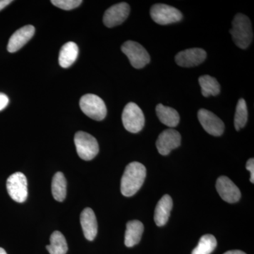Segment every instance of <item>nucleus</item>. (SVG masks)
I'll use <instances>...</instances> for the list:
<instances>
[{"instance_id":"nucleus-30","label":"nucleus","mask_w":254,"mask_h":254,"mask_svg":"<svg viewBox=\"0 0 254 254\" xmlns=\"http://www.w3.org/2000/svg\"><path fill=\"white\" fill-rule=\"evenodd\" d=\"M0 254H6V252H5V250H4V249L1 248V247H0Z\"/></svg>"},{"instance_id":"nucleus-5","label":"nucleus","mask_w":254,"mask_h":254,"mask_svg":"<svg viewBox=\"0 0 254 254\" xmlns=\"http://www.w3.org/2000/svg\"><path fill=\"white\" fill-rule=\"evenodd\" d=\"M122 120L127 131L136 133L143 129L145 117L141 108L134 103H128L123 110Z\"/></svg>"},{"instance_id":"nucleus-7","label":"nucleus","mask_w":254,"mask_h":254,"mask_svg":"<svg viewBox=\"0 0 254 254\" xmlns=\"http://www.w3.org/2000/svg\"><path fill=\"white\" fill-rule=\"evenodd\" d=\"M6 190L14 201H26L28 197V182L24 174L18 172L11 175L6 181Z\"/></svg>"},{"instance_id":"nucleus-24","label":"nucleus","mask_w":254,"mask_h":254,"mask_svg":"<svg viewBox=\"0 0 254 254\" xmlns=\"http://www.w3.org/2000/svg\"><path fill=\"white\" fill-rule=\"evenodd\" d=\"M247 120H248V110H247V103L243 98H241L237 103L236 113L234 119L235 121L234 124L237 131L245 127Z\"/></svg>"},{"instance_id":"nucleus-2","label":"nucleus","mask_w":254,"mask_h":254,"mask_svg":"<svg viewBox=\"0 0 254 254\" xmlns=\"http://www.w3.org/2000/svg\"><path fill=\"white\" fill-rule=\"evenodd\" d=\"M235 45L241 49H247L253 41L252 23L248 16L237 14L232 21V27L230 31Z\"/></svg>"},{"instance_id":"nucleus-19","label":"nucleus","mask_w":254,"mask_h":254,"mask_svg":"<svg viewBox=\"0 0 254 254\" xmlns=\"http://www.w3.org/2000/svg\"><path fill=\"white\" fill-rule=\"evenodd\" d=\"M155 111L160 121L166 126L175 127L180 123V115L173 108L158 104L155 108Z\"/></svg>"},{"instance_id":"nucleus-26","label":"nucleus","mask_w":254,"mask_h":254,"mask_svg":"<svg viewBox=\"0 0 254 254\" xmlns=\"http://www.w3.org/2000/svg\"><path fill=\"white\" fill-rule=\"evenodd\" d=\"M247 170L250 172L251 177L250 181L252 183H254V158H251L247 161L246 165Z\"/></svg>"},{"instance_id":"nucleus-18","label":"nucleus","mask_w":254,"mask_h":254,"mask_svg":"<svg viewBox=\"0 0 254 254\" xmlns=\"http://www.w3.org/2000/svg\"><path fill=\"white\" fill-rule=\"evenodd\" d=\"M78 55L77 45L73 42H68L60 50L59 63L63 68H68L75 63Z\"/></svg>"},{"instance_id":"nucleus-23","label":"nucleus","mask_w":254,"mask_h":254,"mask_svg":"<svg viewBox=\"0 0 254 254\" xmlns=\"http://www.w3.org/2000/svg\"><path fill=\"white\" fill-rule=\"evenodd\" d=\"M217 247V240L212 235H205L200 237L199 242L191 254H210Z\"/></svg>"},{"instance_id":"nucleus-6","label":"nucleus","mask_w":254,"mask_h":254,"mask_svg":"<svg viewBox=\"0 0 254 254\" xmlns=\"http://www.w3.org/2000/svg\"><path fill=\"white\" fill-rule=\"evenodd\" d=\"M122 51L127 55L133 67L142 68L150 61V57L147 50L137 42H125L122 46Z\"/></svg>"},{"instance_id":"nucleus-10","label":"nucleus","mask_w":254,"mask_h":254,"mask_svg":"<svg viewBox=\"0 0 254 254\" xmlns=\"http://www.w3.org/2000/svg\"><path fill=\"white\" fill-rule=\"evenodd\" d=\"M182 137L180 133L173 128L165 130L159 135L156 141V147L159 153L168 155L172 150L181 145Z\"/></svg>"},{"instance_id":"nucleus-4","label":"nucleus","mask_w":254,"mask_h":254,"mask_svg":"<svg viewBox=\"0 0 254 254\" xmlns=\"http://www.w3.org/2000/svg\"><path fill=\"white\" fill-rule=\"evenodd\" d=\"M79 105L82 111L86 116L96 121H101L106 117V105L103 99L98 95H83L80 99Z\"/></svg>"},{"instance_id":"nucleus-11","label":"nucleus","mask_w":254,"mask_h":254,"mask_svg":"<svg viewBox=\"0 0 254 254\" xmlns=\"http://www.w3.org/2000/svg\"><path fill=\"white\" fill-rule=\"evenodd\" d=\"M129 13L130 6L127 3L122 2L113 5L105 11L103 23L108 28L119 26L128 18Z\"/></svg>"},{"instance_id":"nucleus-3","label":"nucleus","mask_w":254,"mask_h":254,"mask_svg":"<svg viewBox=\"0 0 254 254\" xmlns=\"http://www.w3.org/2000/svg\"><path fill=\"white\" fill-rule=\"evenodd\" d=\"M74 143L78 156L82 160L89 161L99 153V145L95 137L84 131L76 132Z\"/></svg>"},{"instance_id":"nucleus-15","label":"nucleus","mask_w":254,"mask_h":254,"mask_svg":"<svg viewBox=\"0 0 254 254\" xmlns=\"http://www.w3.org/2000/svg\"><path fill=\"white\" fill-rule=\"evenodd\" d=\"M80 222L86 240H94L98 234V222L93 210L90 208H85L80 215Z\"/></svg>"},{"instance_id":"nucleus-28","label":"nucleus","mask_w":254,"mask_h":254,"mask_svg":"<svg viewBox=\"0 0 254 254\" xmlns=\"http://www.w3.org/2000/svg\"><path fill=\"white\" fill-rule=\"evenodd\" d=\"M12 2L11 0H0V11Z\"/></svg>"},{"instance_id":"nucleus-29","label":"nucleus","mask_w":254,"mask_h":254,"mask_svg":"<svg viewBox=\"0 0 254 254\" xmlns=\"http://www.w3.org/2000/svg\"><path fill=\"white\" fill-rule=\"evenodd\" d=\"M224 254H247L242 251L240 250H232L229 251V252H225Z\"/></svg>"},{"instance_id":"nucleus-16","label":"nucleus","mask_w":254,"mask_h":254,"mask_svg":"<svg viewBox=\"0 0 254 254\" xmlns=\"http://www.w3.org/2000/svg\"><path fill=\"white\" fill-rule=\"evenodd\" d=\"M173 206V199L170 195H164L159 200L154 214L155 222L158 227L163 226L168 222Z\"/></svg>"},{"instance_id":"nucleus-9","label":"nucleus","mask_w":254,"mask_h":254,"mask_svg":"<svg viewBox=\"0 0 254 254\" xmlns=\"http://www.w3.org/2000/svg\"><path fill=\"white\" fill-rule=\"evenodd\" d=\"M198 118L205 131L214 136H220L223 133L225 125L218 116L208 110L200 109Z\"/></svg>"},{"instance_id":"nucleus-8","label":"nucleus","mask_w":254,"mask_h":254,"mask_svg":"<svg viewBox=\"0 0 254 254\" xmlns=\"http://www.w3.org/2000/svg\"><path fill=\"white\" fill-rule=\"evenodd\" d=\"M150 14L152 19L160 25H168L178 22L183 17L180 10L164 4L153 5L150 9Z\"/></svg>"},{"instance_id":"nucleus-27","label":"nucleus","mask_w":254,"mask_h":254,"mask_svg":"<svg viewBox=\"0 0 254 254\" xmlns=\"http://www.w3.org/2000/svg\"><path fill=\"white\" fill-rule=\"evenodd\" d=\"M9 98L4 93H0V111L4 110L9 104Z\"/></svg>"},{"instance_id":"nucleus-13","label":"nucleus","mask_w":254,"mask_h":254,"mask_svg":"<svg viewBox=\"0 0 254 254\" xmlns=\"http://www.w3.org/2000/svg\"><path fill=\"white\" fill-rule=\"evenodd\" d=\"M216 190L222 199L227 203H236L240 199V189L228 177H219L216 182Z\"/></svg>"},{"instance_id":"nucleus-1","label":"nucleus","mask_w":254,"mask_h":254,"mask_svg":"<svg viewBox=\"0 0 254 254\" xmlns=\"http://www.w3.org/2000/svg\"><path fill=\"white\" fill-rule=\"evenodd\" d=\"M146 176V169L143 164L132 162L125 168L121 180V192L126 197L136 194L141 189Z\"/></svg>"},{"instance_id":"nucleus-12","label":"nucleus","mask_w":254,"mask_h":254,"mask_svg":"<svg viewBox=\"0 0 254 254\" xmlns=\"http://www.w3.org/2000/svg\"><path fill=\"white\" fill-rule=\"evenodd\" d=\"M207 53L201 48H190L180 52L175 57V62L182 67H193L203 63L206 59Z\"/></svg>"},{"instance_id":"nucleus-20","label":"nucleus","mask_w":254,"mask_h":254,"mask_svg":"<svg viewBox=\"0 0 254 254\" xmlns=\"http://www.w3.org/2000/svg\"><path fill=\"white\" fill-rule=\"evenodd\" d=\"M52 193L55 200L59 202L64 200L66 195V180L61 172L54 175L52 181Z\"/></svg>"},{"instance_id":"nucleus-21","label":"nucleus","mask_w":254,"mask_h":254,"mask_svg":"<svg viewBox=\"0 0 254 254\" xmlns=\"http://www.w3.org/2000/svg\"><path fill=\"white\" fill-rule=\"evenodd\" d=\"M50 245L46 247L50 254H66L68 252V245L64 236L59 231H55L50 239Z\"/></svg>"},{"instance_id":"nucleus-22","label":"nucleus","mask_w":254,"mask_h":254,"mask_svg":"<svg viewBox=\"0 0 254 254\" xmlns=\"http://www.w3.org/2000/svg\"><path fill=\"white\" fill-rule=\"evenodd\" d=\"M198 82L201 88L202 95L204 97L210 95H218L220 92V86L216 78L209 75H203L198 78Z\"/></svg>"},{"instance_id":"nucleus-25","label":"nucleus","mask_w":254,"mask_h":254,"mask_svg":"<svg viewBox=\"0 0 254 254\" xmlns=\"http://www.w3.org/2000/svg\"><path fill=\"white\" fill-rule=\"evenodd\" d=\"M83 1L81 0H52L51 3L57 7L63 10H71L78 7Z\"/></svg>"},{"instance_id":"nucleus-14","label":"nucleus","mask_w":254,"mask_h":254,"mask_svg":"<svg viewBox=\"0 0 254 254\" xmlns=\"http://www.w3.org/2000/svg\"><path fill=\"white\" fill-rule=\"evenodd\" d=\"M35 28L32 25H27L17 30L10 38L7 50L9 53H16L22 48L35 34Z\"/></svg>"},{"instance_id":"nucleus-17","label":"nucleus","mask_w":254,"mask_h":254,"mask_svg":"<svg viewBox=\"0 0 254 254\" xmlns=\"http://www.w3.org/2000/svg\"><path fill=\"white\" fill-rule=\"evenodd\" d=\"M144 227L138 220H131L127 222L125 232V244L127 247H133L141 241Z\"/></svg>"}]
</instances>
